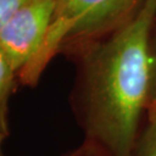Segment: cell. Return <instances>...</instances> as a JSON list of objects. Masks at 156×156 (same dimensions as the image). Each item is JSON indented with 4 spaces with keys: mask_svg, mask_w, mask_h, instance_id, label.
Instances as JSON below:
<instances>
[{
    "mask_svg": "<svg viewBox=\"0 0 156 156\" xmlns=\"http://www.w3.org/2000/svg\"><path fill=\"white\" fill-rule=\"evenodd\" d=\"M156 0H140L117 28L65 45L76 64L72 103L87 140L102 156H133L151 86Z\"/></svg>",
    "mask_w": 156,
    "mask_h": 156,
    "instance_id": "cell-1",
    "label": "cell"
},
{
    "mask_svg": "<svg viewBox=\"0 0 156 156\" xmlns=\"http://www.w3.org/2000/svg\"><path fill=\"white\" fill-rule=\"evenodd\" d=\"M140 0H55L49 30L37 53L19 72L20 82L36 87L65 45L117 28L132 16Z\"/></svg>",
    "mask_w": 156,
    "mask_h": 156,
    "instance_id": "cell-2",
    "label": "cell"
},
{
    "mask_svg": "<svg viewBox=\"0 0 156 156\" xmlns=\"http://www.w3.org/2000/svg\"><path fill=\"white\" fill-rule=\"evenodd\" d=\"M53 8L55 0H29L0 29V48L17 74L42 46Z\"/></svg>",
    "mask_w": 156,
    "mask_h": 156,
    "instance_id": "cell-3",
    "label": "cell"
},
{
    "mask_svg": "<svg viewBox=\"0 0 156 156\" xmlns=\"http://www.w3.org/2000/svg\"><path fill=\"white\" fill-rule=\"evenodd\" d=\"M16 75V71L0 48V132L7 136L9 135L8 103L15 86Z\"/></svg>",
    "mask_w": 156,
    "mask_h": 156,
    "instance_id": "cell-4",
    "label": "cell"
},
{
    "mask_svg": "<svg viewBox=\"0 0 156 156\" xmlns=\"http://www.w3.org/2000/svg\"><path fill=\"white\" fill-rule=\"evenodd\" d=\"M133 156H156V122H149L148 128L136 142Z\"/></svg>",
    "mask_w": 156,
    "mask_h": 156,
    "instance_id": "cell-5",
    "label": "cell"
},
{
    "mask_svg": "<svg viewBox=\"0 0 156 156\" xmlns=\"http://www.w3.org/2000/svg\"><path fill=\"white\" fill-rule=\"evenodd\" d=\"M29 0H0V29L15 12Z\"/></svg>",
    "mask_w": 156,
    "mask_h": 156,
    "instance_id": "cell-6",
    "label": "cell"
},
{
    "mask_svg": "<svg viewBox=\"0 0 156 156\" xmlns=\"http://www.w3.org/2000/svg\"><path fill=\"white\" fill-rule=\"evenodd\" d=\"M151 102H156V34L154 39L151 37Z\"/></svg>",
    "mask_w": 156,
    "mask_h": 156,
    "instance_id": "cell-7",
    "label": "cell"
},
{
    "mask_svg": "<svg viewBox=\"0 0 156 156\" xmlns=\"http://www.w3.org/2000/svg\"><path fill=\"white\" fill-rule=\"evenodd\" d=\"M66 156H102V155L95 149L93 146H90L89 144L84 142V145L80 149L73 151V153H71V154H68Z\"/></svg>",
    "mask_w": 156,
    "mask_h": 156,
    "instance_id": "cell-8",
    "label": "cell"
},
{
    "mask_svg": "<svg viewBox=\"0 0 156 156\" xmlns=\"http://www.w3.org/2000/svg\"><path fill=\"white\" fill-rule=\"evenodd\" d=\"M149 122H156V102H151L147 108Z\"/></svg>",
    "mask_w": 156,
    "mask_h": 156,
    "instance_id": "cell-9",
    "label": "cell"
},
{
    "mask_svg": "<svg viewBox=\"0 0 156 156\" xmlns=\"http://www.w3.org/2000/svg\"><path fill=\"white\" fill-rule=\"evenodd\" d=\"M7 139V135L2 134L0 132V156H4V151H2V145L5 142V140Z\"/></svg>",
    "mask_w": 156,
    "mask_h": 156,
    "instance_id": "cell-10",
    "label": "cell"
}]
</instances>
